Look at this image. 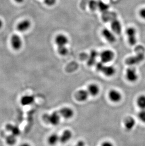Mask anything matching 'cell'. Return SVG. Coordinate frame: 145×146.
<instances>
[{
	"mask_svg": "<svg viewBox=\"0 0 145 146\" xmlns=\"http://www.w3.org/2000/svg\"><path fill=\"white\" fill-rule=\"evenodd\" d=\"M44 121L51 125H58L60 121V115L59 112L54 111L52 113H46L44 114L43 117Z\"/></svg>",
	"mask_w": 145,
	"mask_h": 146,
	"instance_id": "6da1fadb",
	"label": "cell"
},
{
	"mask_svg": "<svg viewBox=\"0 0 145 146\" xmlns=\"http://www.w3.org/2000/svg\"><path fill=\"white\" fill-rule=\"evenodd\" d=\"M115 57V54L112 50H105L100 54L101 62L104 64L111 62Z\"/></svg>",
	"mask_w": 145,
	"mask_h": 146,
	"instance_id": "7a4b0ae2",
	"label": "cell"
},
{
	"mask_svg": "<svg viewBox=\"0 0 145 146\" xmlns=\"http://www.w3.org/2000/svg\"><path fill=\"white\" fill-rule=\"evenodd\" d=\"M127 80L130 82H134L138 80V76L136 69L133 67H129L127 69L125 73Z\"/></svg>",
	"mask_w": 145,
	"mask_h": 146,
	"instance_id": "3957f363",
	"label": "cell"
},
{
	"mask_svg": "<svg viewBox=\"0 0 145 146\" xmlns=\"http://www.w3.org/2000/svg\"><path fill=\"white\" fill-rule=\"evenodd\" d=\"M126 35L127 36L129 44L131 46H134L137 43L136 31L134 28L130 27L126 29Z\"/></svg>",
	"mask_w": 145,
	"mask_h": 146,
	"instance_id": "277c9868",
	"label": "cell"
},
{
	"mask_svg": "<svg viewBox=\"0 0 145 146\" xmlns=\"http://www.w3.org/2000/svg\"><path fill=\"white\" fill-rule=\"evenodd\" d=\"M59 114L60 116L66 119H70L74 115V111L71 108L64 107L59 110Z\"/></svg>",
	"mask_w": 145,
	"mask_h": 146,
	"instance_id": "5b68a950",
	"label": "cell"
},
{
	"mask_svg": "<svg viewBox=\"0 0 145 146\" xmlns=\"http://www.w3.org/2000/svg\"><path fill=\"white\" fill-rule=\"evenodd\" d=\"M108 97L110 100L113 103H118L122 98V96L119 91L116 90H111L109 91Z\"/></svg>",
	"mask_w": 145,
	"mask_h": 146,
	"instance_id": "8992f818",
	"label": "cell"
},
{
	"mask_svg": "<svg viewBox=\"0 0 145 146\" xmlns=\"http://www.w3.org/2000/svg\"><path fill=\"white\" fill-rule=\"evenodd\" d=\"M11 46L15 50H18L22 46V41L21 37L18 35H13L11 39Z\"/></svg>",
	"mask_w": 145,
	"mask_h": 146,
	"instance_id": "52a82bcc",
	"label": "cell"
},
{
	"mask_svg": "<svg viewBox=\"0 0 145 146\" xmlns=\"http://www.w3.org/2000/svg\"><path fill=\"white\" fill-rule=\"evenodd\" d=\"M89 96V93L87 90H80L75 93L74 98L79 102H84L87 100Z\"/></svg>",
	"mask_w": 145,
	"mask_h": 146,
	"instance_id": "ba28073f",
	"label": "cell"
},
{
	"mask_svg": "<svg viewBox=\"0 0 145 146\" xmlns=\"http://www.w3.org/2000/svg\"><path fill=\"white\" fill-rule=\"evenodd\" d=\"M102 34L104 38L110 43H113L115 41L116 38L114 33L107 29H104L102 31Z\"/></svg>",
	"mask_w": 145,
	"mask_h": 146,
	"instance_id": "9c48e42d",
	"label": "cell"
},
{
	"mask_svg": "<svg viewBox=\"0 0 145 146\" xmlns=\"http://www.w3.org/2000/svg\"><path fill=\"white\" fill-rule=\"evenodd\" d=\"M55 42L58 46H66L69 42V39L66 35L60 34L55 37Z\"/></svg>",
	"mask_w": 145,
	"mask_h": 146,
	"instance_id": "30bf717a",
	"label": "cell"
},
{
	"mask_svg": "<svg viewBox=\"0 0 145 146\" xmlns=\"http://www.w3.org/2000/svg\"><path fill=\"white\" fill-rule=\"evenodd\" d=\"M123 124L125 128L127 131H130L135 126L136 121L133 117L128 116L124 120Z\"/></svg>",
	"mask_w": 145,
	"mask_h": 146,
	"instance_id": "8fae6325",
	"label": "cell"
},
{
	"mask_svg": "<svg viewBox=\"0 0 145 146\" xmlns=\"http://www.w3.org/2000/svg\"><path fill=\"white\" fill-rule=\"evenodd\" d=\"M72 136V132L69 130H64L59 136V141L61 143L65 144L71 139Z\"/></svg>",
	"mask_w": 145,
	"mask_h": 146,
	"instance_id": "7c38bea8",
	"label": "cell"
},
{
	"mask_svg": "<svg viewBox=\"0 0 145 146\" xmlns=\"http://www.w3.org/2000/svg\"><path fill=\"white\" fill-rule=\"evenodd\" d=\"M100 72H102L105 76L110 77L114 75L116 70L115 68L112 65H105L104 64Z\"/></svg>",
	"mask_w": 145,
	"mask_h": 146,
	"instance_id": "4fadbf2b",
	"label": "cell"
},
{
	"mask_svg": "<svg viewBox=\"0 0 145 146\" xmlns=\"http://www.w3.org/2000/svg\"><path fill=\"white\" fill-rule=\"evenodd\" d=\"M31 27V22L28 19H24L18 24L16 29L18 31L23 32L26 31Z\"/></svg>",
	"mask_w": 145,
	"mask_h": 146,
	"instance_id": "5bb4252c",
	"label": "cell"
},
{
	"mask_svg": "<svg viewBox=\"0 0 145 146\" xmlns=\"http://www.w3.org/2000/svg\"><path fill=\"white\" fill-rule=\"evenodd\" d=\"M111 28L113 31L116 34H120L122 31V25L120 22L116 19H115L111 22Z\"/></svg>",
	"mask_w": 145,
	"mask_h": 146,
	"instance_id": "9a60e30c",
	"label": "cell"
},
{
	"mask_svg": "<svg viewBox=\"0 0 145 146\" xmlns=\"http://www.w3.org/2000/svg\"><path fill=\"white\" fill-rule=\"evenodd\" d=\"M89 95L95 97L97 96L100 92V88L97 84L92 83L88 86L87 90Z\"/></svg>",
	"mask_w": 145,
	"mask_h": 146,
	"instance_id": "2e32d148",
	"label": "cell"
},
{
	"mask_svg": "<svg viewBox=\"0 0 145 146\" xmlns=\"http://www.w3.org/2000/svg\"><path fill=\"white\" fill-rule=\"evenodd\" d=\"M144 55L142 54H140L139 55H137V56L131 57L130 58H128L126 60V63L128 65H133L137 64V63L141 62L144 59Z\"/></svg>",
	"mask_w": 145,
	"mask_h": 146,
	"instance_id": "e0dca14e",
	"label": "cell"
},
{
	"mask_svg": "<svg viewBox=\"0 0 145 146\" xmlns=\"http://www.w3.org/2000/svg\"><path fill=\"white\" fill-rule=\"evenodd\" d=\"M34 98L32 95L23 96L20 99V102L22 106H29L34 102Z\"/></svg>",
	"mask_w": 145,
	"mask_h": 146,
	"instance_id": "ac0fdd59",
	"label": "cell"
},
{
	"mask_svg": "<svg viewBox=\"0 0 145 146\" xmlns=\"http://www.w3.org/2000/svg\"><path fill=\"white\" fill-rule=\"evenodd\" d=\"M98 52L97 51L92 50L91 51L90 54L89 55V58L88 59L87 64L89 66H92L96 64V59L97 58Z\"/></svg>",
	"mask_w": 145,
	"mask_h": 146,
	"instance_id": "d6986e66",
	"label": "cell"
},
{
	"mask_svg": "<svg viewBox=\"0 0 145 146\" xmlns=\"http://www.w3.org/2000/svg\"><path fill=\"white\" fill-rule=\"evenodd\" d=\"M47 141L49 145L54 146L59 141V136L56 133L51 134L48 137Z\"/></svg>",
	"mask_w": 145,
	"mask_h": 146,
	"instance_id": "ffe728a7",
	"label": "cell"
},
{
	"mask_svg": "<svg viewBox=\"0 0 145 146\" xmlns=\"http://www.w3.org/2000/svg\"><path fill=\"white\" fill-rule=\"evenodd\" d=\"M137 104L141 110L145 109V95L139 96L137 98Z\"/></svg>",
	"mask_w": 145,
	"mask_h": 146,
	"instance_id": "44dd1931",
	"label": "cell"
},
{
	"mask_svg": "<svg viewBox=\"0 0 145 146\" xmlns=\"http://www.w3.org/2000/svg\"><path fill=\"white\" fill-rule=\"evenodd\" d=\"M98 8L99 9L100 11L104 13L107 11V10L109 9V5L103 1H98Z\"/></svg>",
	"mask_w": 145,
	"mask_h": 146,
	"instance_id": "7402d4cb",
	"label": "cell"
},
{
	"mask_svg": "<svg viewBox=\"0 0 145 146\" xmlns=\"http://www.w3.org/2000/svg\"><path fill=\"white\" fill-rule=\"evenodd\" d=\"M57 51L58 53L62 56H65L68 53V49L66 46H58Z\"/></svg>",
	"mask_w": 145,
	"mask_h": 146,
	"instance_id": "603a6c76",
	"label": "cell"
},
{
	"mask_svg": "<svg viewBox=\"0 0 145 146\" xmlns=\"http://www.w3.org/2000/svg\"><path fill=\"white\" fill-rule=\"evenodd\" d=\"M89 8L92 11H95L98 7V1L95 0H90L89 3Z\"/></svg>",
	"mask_w": 145,
	"mask_h": 146,
	"instance_id": "cb8c5ba5",
	"label": "cell"
},
{
	"mask_svg": "<svg viewBox=\"0 0 145 146\" xmlns=\"http://www.w3.org/2000/svg\"><path fill=\"white\" fill-rule=\"evenodd\" d=\"M138 118L141 121L145 123V109L144 110H141L139 113H138Z\"/></svg>",
	"mask_w": 145,
	"mask_h": 146,
	"instance_id": "d4e9b609",
	"label": "cell"
},
{
	"mask_svg": "<svg viewBox=\"0 0 145 146\" xmlns=\"http://www.w3.org/2000/svg\"><path fill=\"white\" fill-rule=\"evenodd\" d=\"M57 0H44V2L46 5L48 6H52L55 5Z\"/></svg>",
	"mask_w": 145,
	"mask_h": 146,
	"instance_id": "484cf974",
	"label": "cell"
},
{
	"mask_svg": "<svg viewBox=\"0 0 145 146\" xmlns=\"http://www.w3.org/2000/svg\"><path fill=\"white\" fill-rule=\"evenodd\" d=\"M139 15L141 18L145 19V8L141 9L139 11Z\"/></svg>",
	"mask_w": 145,
	"mask_h": 146,
	"instance_id": "4316f807",
	"label": "cell"
},
{
	"mask_svg": "<svg viewBox=\"0 0 145 146\" xmlns=\"http://www.w3.org/2000/svg\"><path fill=\"white\" fill-rule=\"evenodd\" d=\"M101 146H114V145L109 141H105L102 142Z\"/></svg>",
	"mask_w": 145,
	"mask_h": 146,
	"instance_id": "83f0119b",
	"label": "cell"
},
{
	"mask_svg": "<svg viewBox=\"0 0 145 146\" xmlns=\"http://www.w3.org/2000/svg\"><path fill=\"white\" fill-rule=\"evenodd\" d=\"M85 142L83 141H78L74 146H85Z\"/></svg>",
	"mask_w": 145,
	"mask_h": 146,
	"instance_id": "f1b7e54d",
	"label": "cell"
},
{
	"mask_svg": "<svg viewBox=\"0 0 145 146\" xmlns=\"http://www.w3.org/2000/svg\"><path fill=\"white\" fill-rule=\"evenodd\" d=\"M19 146H31V145L28 143H24L21 144L20 145H19Z\"/></svg>",
	"mask_w": 145,
	"mask_h": 146,
	"instance_id": "f546056e",
	"label": "cell"
},
{
	"mask_svg": "<svg viewBox=\"0 0 145 146\" xmlns=\"http://www.w3.org/2000/svg\"><path fill=\"white\" fill-rule=\"evenodd\" d=\"M24 1V0H15V1L18 3H22V2H23Z\"/></svg>",
	"mask_w": 145,
	"mask_h": 146,
	"instance_id": "4dcf8cb0",
	"label": "cell"
},
{
	"mask_svg": "<svg viewBox=\"0 0 145 146\" xmlns=\"http://www.w3.org/2000/svg\"><path fill=\"white\" fill-rule=\"evenodd\" d=\"M3 25V22L1 19H0V29L2 28Z\"/></svg>",
	"mask_w": 145,
	"mask_h": 146,
	"instance_id": "1f68e13d",
	"label": "cell"
}]
</instances>
